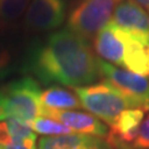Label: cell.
Listing matches in <instances>:
<instances>
[{
	"label": "cell",
	"instance_id": "1",
	"mask_svg": "<svg viewBox=\"0 0 149 149\" xmlns=\"http://www.w3.org/2000/svg\"><path fill=\"white\" fill-rule=\"evenodd\" d=\"M26 68L45 85L72 88L91 85L101 77L98 58L88 41L68 29L52 32L31 51Z\"/></svg>",
	"mask_w": 149,
	"mask_h": 149
},
{
	"label": "cell",
	"instance_id": "2",
	"mask_svg": "<svg viewBox=\"0 0 149 149\" xmlns=\"http://www.w3.org/2000/svg\"><path fill=\"white\" fill-rule=\"evenodd\" d=\"M1 118H16L29 124L41 117L42 106L40 102V83L32 76H25L9 82L1 88Z\"/></svg>",
	"mask_w": 149,
	"mask_h": 149
},
{
	"label": "cell",
	"instance_id": "3",
	"mask_svg": "<svg viewBox=\"0 0 149 149\" xmlns=\"http://www.w3.org/2000/svg\"><path fill=\"white\" fill-rule=\"evenodd\" d=\"M73 92L80 100L82 108L109 127L114 124L123 111L134 108L127 97L104 80L91 86L76 87Z\"/></svg>",
	"mask_w": 149,
	"mask_h": 149
},
{
	"label": "cell",
	"instance_id": "4",
	"mask_svg": "<svg viewBox=\"0 0 149 149\" xmlns=\"http://www.w3.org/2000/svg\"><path fill=\"white\" fill-rule=\"evenodd\" d=\"M122 0H81L67 17V29L86 39H95L109 24Z\"/></svg>",
	"mask_w": 149,
	"mask_h": 149
},
{
	"label": "cell",
	"instance_id": "5",
	"mask_svg": "<svg viewBox=\"0 0 149 149\" xmlns=\"http://www.w3.org/2000/svg\"><path fill=\"white\" fill-rule=\"evenodd\" d=\"M100 74L124 95L134 108L149 109V78L98 58Z\"/></svg>",
	"mask_w": 149,
	"mask_h": 149
},
{
	"label": "cell",
	"instance_id": "6",
	"mask_svg": "<svg viewBox=\"0 0 149 149\" xmlns=\"http://www.w3.org/2000/svg\"><path fill=\"white\" fill-rule=\"evenodd\" d=\"M66 0H31L25 11V25L34 31L60 27L66 19Z\"/></svg>",
	"mask_w": 149,
	"mask_h": 149
},
{
	"label": "cell",
	"instance_id": "7",
	"mask_svg": "<svg viewBox=\"0 0 149 149\" xmlns=\"http://www.w3.org/2000/svg\"><path fill=\"white\" fill-rule=\"evenodd\" d=\"M129 32L113 24L107 25L93 39V50L101 60L123 68Z\"/></svg>",
	"mask_w": 149,
	"mask_h": 149
},
{
	"label": "cell",
	"instance_id": "8",
	"mask_svg": "<svg viewBox=\"0 0 149 149\" xmlns=\"http://www.w3.org/2000/svg\"><path fill=\"white\" fill-rule=\"evenodd\" d=\"M41 117L51 118L54 120L62 123L72 132H78L80 134H88L101 138H107L108 136V127L100 120L97 117L92 116L88 112L81 111H58V109H49L42 107Z\"/></svg>",
	"mask_w": 149,
	"mask_h": 149
},
{
	"label": "cell",
	"instance_id": "9",
	"mask_svg": "<svg viewBox=\"0 0 149 149\" xmlns=\"http://www.w3.org/2000/svg\"><path fill=\"white\" fill-rule=\"evenodd\" d=\"M109 22L149 41V15L146 9L133 0H122Z\"/></svg>",
	"mask_w": 149,
	"mask_h": 149
},
{
	"label": "cell",
	"instance_id": "10",
	"mask_svg": "<svg viewBox=\"0 0 149 149\" xmlns=\"http://www.w3.org/2000/svg\"><path fill=\"white\" fill-rule=\"evenodd\" d=\"M37 149H114L107 138L88 134H65L56 137H42Z\"/></svg>",
	"mask_w": 149,
	"mask_h": 149
},
{
	"label": "cell",
	"instance_id": "11",
	"mask_svg": "<svg viewBox=\"0 0 149 149\" xmlns=\"http://www.w3.org/2000/svg\"><path fill=\"white\" fill-rule=\"evenodd\" d=\"M144 119V109L141 108H128L119 114L114 124L109 127L107 138L132 144L136 139Z\"/></svg>",
	"mask_w": 149,
	"mask_h": 149
},
{
	"label": "cell",
	"instance_id": "12",
	"mask_svg": "<svg viewBox=\"0 0 149 149\" xmlns=\"http://www.w3.org/2000/svg\"><path fill=\"white\" fill-rule=\"evenodd\" d=\"M40 102L44 108L58 111H74L82 107L74 93L60 86H52L41 91Z\"/></svg>",
	"mask_w": 149,
	"mask_h": 149
},
{
	"label": "cell",
	"instance_id": "13",
	"mask_svg": "<svg viewBox=\"0 0 149 149\" xmlns=\"http://www.w3.org/2000/svg\"><path fill=\"white\" fill-rule=\"evenodd\" d=\"M29 127L34 132L42 134L47 137H56V136H65V134H72L73 132L68 127L63 125L62 123L46 117H39L29 123Z\"/></svg>",
	"mask_w": 149,
	"mask_h": 149
},
{
	"label": "cell",
	"instance_id": "14",
	"mask_svg": "<svg viewBox=\"0 0 149 149\" xmlns=\"http://www.w3.org/2000/svg\"><path fill=\"white\" fill-rule=\"evenodd\" d=\"M31 0H0V22L9 24L26 11Z\"/></svg>",
	"mask_w": 149,
	"mask_h": 149
},
{
	"label": "cell",
	"instance_id": "15",
	"mask_svg": "<svg viewBox=\"0 0 149 149\" xmlns=\"http://www.w3.org/2000/svg\"><path fill=\"white\" fill-rule=\"evenodd\" d=\"M133 149H149V113L143 119L134 142L132 143Z\"/></svg>",
	"mask_w": 149,
	"mask_h": 149
},
{
	"label": "cell",
	"instance_id": "16",
	"mask_svg": "<svg viewBox=\"0 0 149 149\" xmlns=\"http://www.w3.org/2000/svg\"><path fill=\"white\" fill-rule=\"evenodd\" d=\"M11 60L13 56L6 44L0 39V80L9 74L11 67Z\"/></svg>",
	"mask_w": 149,
	"mask_h": 149
},
{
	"label": "cell",
	"instance_id": "17",
	"mask_svg": "<svg viewBox=\"0 0 149 149\" xmlns=\"http://www.w3.org/2000/svg\"><path fill=\"white\" fill-rule=\"evenodd\" d=\"M13 144V139L9 133L8 125L5 120L0 122V147H5V146H10Z\"/></svg>",
	"mask_w": 149,
	"mask_h": 149
},
{
	"label": "cell",
	"instance_id": "18",
	"mask_svg": "<svg viewBox=\"0 0 149 149\" xmlns=\"http://www.w3.org/2000/svg\"><path fill=\"white\" fill-rule=\"evenodd\" d=\"M1 149H37L36 146H27V144H10V146L0 147Z\"/></svg>",
	"mask_w": 149,
	"mask_h": 149
},
{
	"label": "cell",
	"instance_id": "19",
	"mask_svg": "<svg viewBox=\"0 0 149 149\" xmlns=\"http://www.w3.org/2000/svg\"><path fill=\"white\" fill-rule=\"evenodd\" d=\"M133 1H136L137 4H139L143 9H146V10L149 11V0H133Z\"/></svg>",
	"mask_w": 149,
	"mask_h": 149
},
{
	"label": "cell",
	"instance_id": "20",
	"mask_svg": "<svg viewBox=\"0 0 149 149\" xmlns=\"http://www.w3.org/2000/svg\"><path fill=\"white\" fill-rule=\"evenodd\" d=\"M1 102H3V92L0 90V120H3V118H1Z\"/></svg>",
	"mask_w": 149,
	"mask_h": 149
},
{
	"label": "cell",
	"instance_id": "21",
	"mask_svg": "<svg viewBox=\"0 0 149 149\" xmlns=\"http://www.w3.org/2000/svg\"><path fill=\"white\" fill-rule=\"evenodd\" d=\"M0 149H1V148H0Z\"/></svg>",
	"mask_w": 149,
	"mask_h": 149
}]
</instances>
